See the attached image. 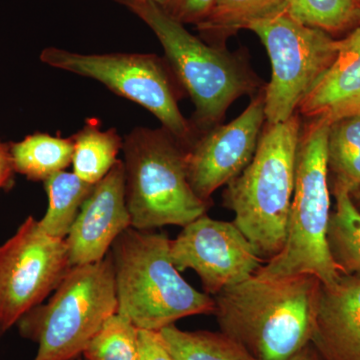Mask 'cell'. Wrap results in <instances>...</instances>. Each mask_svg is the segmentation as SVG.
<instances>
[{"instance_id": "3957f363", "label": "cell", "mask_w": 360, "mask_h": 360, "mask_svg": "<svg viewBox=\"0 0 360 360\" xmlns=\"http://www.w3.org/2000/svg\"><path fill=\"white\" fill-rule=\"evenodd\" d=\"M167 234L129 227L110 251L117 311L139 329L160 330L184 317L214 312L212 296L180 276Z\"/></svg>"}, {"instance_id": "2e32d148", "label": "cell", "mask_w": 360, "mask_h": 360, "mask_svg": "<svg viewBox=\"0 0 360 360\" xmlns=\"http://www.w3.org/2000/svg\"><path fill=\"white\" fill-rule=\"evenodd\" d=\"M285 13V0H213L210 13L196 25L201 39L226 47L227 39L253 23Z\"/></svg>"}, {"instance_id": "484cf974", "label": "cell", "mask_w": 360, "mask_h": 360, "mask_svg": "<svg viewBox=\"0 0 360 360\" xmlns=\"http://www.w3.org/2000/svg\"><path fill=\"white\" fill-rule=\"evenodd\" d=\"M137 345L139 360H175L160 330L139 328Z\"/></svg>"}, {"instance_id": "1f68e13d", "label": "cell", "mask_w": 360, "mask_h": 360, "mask_svg": "<svg viewBox=\"0 0 360 360\" xmlns=\"http://www.w3.org/2000/svg\"><path fill=\"white\" fill-rule=\"evenodd\" d=\"M71 360H77V359H71Z\"/></svg>"}, {"instance_id": "e0dca14e", "label": "cell", "mask_w": 360, "mask_h": 360, "mask_svg": "<svg viewBox=\"0 0 360 360\" xmlns=\"http://www.w3.org/2000/svg\"><path fill=\"white\" fill-rule=\"evenodd\" d=\"M72 139V172L92 186L115 167L123 148V139L117 130H101L96 120L87 122Z\"/></svg>"}, {"instance_id": "52a82bcc", "label": "cell", "mask_w": 360, "mask_h": 360, "mask_svg": "<svg viewBox=\"0 0 360 360\" xmlns=\"http://www.w3.org/2000/svg\"><path fill=\"white\" fill-rule=\"evenodd\" d=\"M46 304L18 322L21 335L39 345L34 360H71L82 354L104 322L117 312L110 252L94 264L72 266Z\"/></svg>"}, {"instance_id": "30bf717a", "label": "cell", "mask_w": 360, "mask_h": 360, "mask_svg": "<svg viewBox=\"0 0 360 360\" xmlns=\"http://www.w3.org/2000/svg\"><path fill=\"white\" fill-rule=\"evenodd\" d=\"M65 239L28 217L0 245V326L6 331L56 290L71 269Z\"/></svg>"}, {"instance_id": "d6986e66", "label": "cell", "mask_w": 360, "mask_h": 360, "mask_svg": "<svg viewBox=\"0 0 360 360\" xmlns=\"http://www.w3.org/2000/svg\"><path fill=\"white\" fill-rule=\"evenodd\" d=\"M333 193L336 203L329 219V252L341 274L360 276V212L347 188L333 186Z\"/></svg>"}, {"instance_id": "9a60e30c", "label": "cell", "mask_w": 360, "mask_h": 360, "mask_svg": "<svg viewBox=\"0 0 360 360\" xmlns=\"http://www.w3.org/2000/svg\"><path fill=\"white\" fill-rule=\"evenodd\" d=\"M297 111L330 123L360 113V26L340 40L335 61Z\"/></svg>"}, {"instance_id": "9c48e42d", "label": "cell", "mask_w": 360, "mask_h": 360, "mask_svg": "<svg viewBox=\"0 0 360 360\" xmlns=\"http://www.w3.org/2000/svg\"><path fill=\"white\" fill-rule=\"evenodd\" d=\"M248 30L259 37L271 63V78L264 87L266 122H286L333 65L340 40L285 13L253 23Z\"/></svg>"}, {"instance_id": "7402d4cb", "label": "cell", "mask_w": 360, "mask_h": 360, "mask_svg": "<svg viewBox=\"0 0 360 360\" xmlns=\"http://www.w3.org/2000/svg\"><path fill=\"white\" fill-rule=\"evenodd\" d=\"M328 167L333 186L349 193L360 191V113L329 125Z\"/></svg>"}, {"instance_id": "5bb4252c", "label": "cell", "mask_w": 360, "mask_h": 360, "mask_svg": "<svg viewBox=\"0 0 360 360\" xmlns=\"http://www.w3.org/2000/svg\"><path fill=\"white\" fill-rule=\"evenodd\" d=\"M323 360H360V276L321 283L310 341Z\"/></svg>"}, {"instance_id": "7a4b0ae2", "label": "cell", "mask_w": 360, "mask_h": 360, "mask_svg": "<svg viewBox=\"0 0 360 360\" xmlns=\"http://www.w3.org/2000/svg\"><path fill=\"white\" fill-rule=\"evenodd\" d=\"M143 21L156 35L168 63L195 106L193 123L198 134L221 123L239 97L251 98L265 85L241 51L229 52L191 34L184 25L149 0H113Z\"/></svg>"}, {"instance_id": "d6a6232c", "label": "cell", "mask_w": 360, "mask_h": 360, "mask_svg": "<svg viewBox=\"0 0 360 360\" xmlns=\"http://www.w3.org/2000/svg\"><path fill=\"white\" fill-rule=\"evenodd\" d=\"M360 26V25H359Z\"/></svg>"}, {"instance_id": "4dcf8cb0", "label": "cell", "mask_w": 360, "mask_h": 360, "mask_svg": "<svg viewBox=\"0 0 360 360\" xmlns=\"http://www.w3.org/2000/svg\"><path fill=\"white\" fill-rule=\"evenodd\" d=\"M4 333V329H2L1 326H0V336H1L2 333Z\"/></svg>"}, {"instance_id": "603a6c76", "label": "cell", "mask_w": 360, "mask_h": 360, "mask_svg": "<svg viewBox=\"0 0 360 360\" xmlns=\"http://www.w3.org/2000/svg\"><path fill=\"white\" fill-rule=\"evenodd\" d=\"M285 13L303 25L338 34L360 25V0H285Z\"/></svg>"}, {"instance_id": "cb8c5ba5", "label": "cell", "mask_w": 360, "mask_h": 360, "mask_svg": "<svg viewBox=\"0 0 360 360\" xmlns=\"http://www.w3.org/2000/svg\"><path fill=\"white\" fill-rule=\"evenodd\" d=\"M139 328L129 317L115 312L90 340L85 360H139Z\"/></svg>"}, {"instance_id": "4fadbf2b", "label": "cell", "mask_w": 360, "mask_h": 360, "mask_svg": "<svg viewBox=\"0 0 360 360\" xmlns=\"http://www.w3.org/2000/svg\"><path fill=\"white\" fill-rule=\"evenodd\" d=\"M131 227L123 161L94 184L66 236L71 266L101 262L118 236Z\"/></svg>"}, {"instance_id": "5b68a950", "label": "cell", "mask_w": 360, "mask_h": 360, "mask_svg": "<svg viewBox=\"0 0 360 360\" xmlns=\"http://www.w3.org/2000/svg\"><path fill=\"white\" fill-rule=\"evenodd\" d=\"M330 122L310 120L300 129L296 151L295 181L283 250L267 260L255 276L279 278L312 274L324 285L341 272L330 257L328 229L330 219L328 136Z\"/></svg>"}, {"instance_id": "d4e9b609", "label": "cell", "mask_w": 360, "mask_h": 360, "mask_svg": "<svg viewBox=\"0 0 360 360\" xmlns=\"http://www.w3.org/2000/svg\"><path fill=\"white\" fill-rule=\"evenodd\" d=\"M213 0H172L163 11L182 25H198L210 13Z\"/></svg>"}, {"instance_id": "ac0fdd59", "label": "cell", "mask_w": 360, "mask_h": 360, "mask_svg": "<svg viewBox=\"0 0 360 360\" xmlns=\"http://www.w3.org/2000/svg\"><path fill=\"white\" fill-rule=\"evenodd\" d=\"M14 172L32 180H47L65 172L72 162V136L63 139L37 134L13 144L11 148Z\"/></svg>"}, {"instance_id": "83f0119b", "label": "cell", "mask_w": 360, "mask_h": 360, "mask_svg": "<svg viewBox=\"0 0 360 360\" xmlns=\"http://www.w3.org/2000/svg\"><path fill=\"white\" fill-rule=\"evenodd\" d=\"M290 360H323L311 343L307 345L302 350H300L295 356L291 357Z\"/></svg>"}, {"instance_id": "8992f818", "label": "cell", "mask_w": 360, "mask_h": 360, "mask_svg": "<svg viewBox=\"0 0 360 360\" xmlns=\"http://www.w3.org/2000/svg\"><path fill=\"white\" fill-rule=\"evenodd\" d=\"M122 151L131 227H184L206 214L210 202L196 195L187 179L186 146L167 129L135 127L125 136Z\"/></svg>"}, {"instance_id": "7c38bea8", "label": "cell", "mask_w": 360, "mask_h": 360, "mask_svg": "<svg viewBox=\"0 0 360 360\" xmlns=\"http://www.w3.org/2000/svg\"><path fill=\"white\" fill-rule=\"evenodd\" d=\"M265 122L264 89L236 120L200 134L187 148V179L200 200L210 202L250 165Z\"/></svg>"}, {"instance_id": "277c9868", "label": "cell", "mask_w": 360, "mask_h": 360, "mask_svg": "<svg viewBox=\"0 0 360 360\" xmlns=\"http://www.w3.org/2000/svg\"><path fill=\"white\" fill-rule=\"evenodd\" d=\"M300 129L298 113L284 122H265L252 160L224 193L234 224L264 259L276 257L285 245Z\"/></svg>"}, {"instance_id": "ba28073f", "label": "cell", "mask_w": 360, "mask_h": 360, "mask_svg": "<svg viewBox=\"0 0 360 360\" xmlns=\"http://www.w3.org/2000/svg\"><path fill=\"white\" fill-rule=\"evenodd\" d=\"M40 60L97 80L118 96L139 104L186 148L200 135L179 110V101L186 94L165 58L144 53L82 54L47 47Z\"/></svg>"}, {"instance_id": "4316f807", "label": "cell", "mask_w": 360, "mask_h": 360, "mask_svg": "<svg viewBox=\"0 0 360 360\" xmlns=\"http://www.w3.org/2000/svg\"><path fill=\"white\" fill-rule=\"evenodd\" d=\"M14 170L11 151L0 143V188L6 186Z\"/></svg>"}, {"instance_id": "44dd1931", "label": "cell", "mask_w": 360, "mask_h": 360, "mask_svg": "<svg viewBox=\"0 0 360 360\" xmlns=\"http://www.w3.org/2000/svg\"><path fill=\"white\" fill-rule=\"evenodd\" d=\"M160 331L175 360H257L222 331H186L175 324Z\"/></svg>"}, {"instance_id": "ffe728a7", "label": "cell", "mask_w": 360, "mask_h": 360, "mask_svg": "<svg viewBox=\"0 0 360 360\" xmlns=\"http://www.w3.org/2000/svg\"><path fill=\"white\" fill-rule=\"evenodd\" d=\"M44 182L49 202L44 217L39 220L40 227L52 238L65 239L94 186L65 172L52 175Z\"/></svg>"}, {"instance_id": "f546056e", "label": "cell", "mask_w": 360, "mask_h": 360, "mask_svg": "<svg viewBox=\"0 0 360 360\" xmlns=\"http://www.w3.org/2000/svg\"><path fill=\"white\" fill-rule=\"evenodd\" d=\"M149 1L155 2V4L160 6L161 8H165L172 0H149Z\"/></svg>"}, {"instance_id": "8fae6325", "label": "cell", "mask_w": 360, "mask_h": 360, "mask_svg": "<svg viewBox=\"0 0 360 360\" xmlns=\"http://www.w3.org/2000/svg\"><path fill=\"white\" fill-rule=\"evenodd\" d=\"M170 255L179 272L195 271L205 293L212 296L255 276L264 262L234 222L206 214L186 224L170 241Z\"/></svg>"}, {"instance_id": "f1b7e54d", "label": "cell", "mask_w": 360, "mask_h": 360, "mask_svg": "<svg viewBox=\"0 0 360 360\" xmlns=\"http://www.w3.org/2000/svg\"><path fill=\"white\" fill-rule=\"evenodd\" d=\"M350 198H352V202L356 206L357 210L360 212V191L356 193H349Z\"/></svg>"}, {"instance_id": "6da1fadb", "label": "cell", "mask_w": 360, "mask_h": 360, "mask_svg": "<svg viewBox=\"0 0 360 360\" xmlns=\"http://www.w3.org/2000/svg\"><path fill=\"white\" fill-rule=\"evenodd\" d=\"M321 281L312 274L252 276L212 296L220 331L257 360H290L309 345Z\"/></svg>"}]
</instances>
